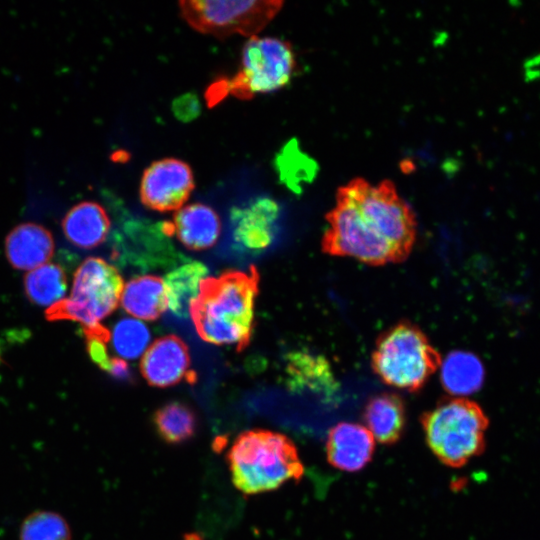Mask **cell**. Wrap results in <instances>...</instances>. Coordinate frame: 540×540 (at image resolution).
<instances>
[{
	"label": "cell",
	"mask_w": 540,
	"mask_h": 540,
	"mask_svg": "<svg viewBox=\"0 0 540 540\" xmlns=\"http://www.w3.org/2000/svg\"><path fill=\"white\" fill-rule=\"evenodd\" d=\"M171 228L186 248L198 251L208 249L217 242L221 221L212 207L193 203L177 211Z\"/></svg>",
	"instance_id": "14"
},
{
	"label": "cell",
	"mask_w": 540,
	"mask_h": 540,
	"mask_svg": "<svg viewBox=\"0 0 540 540\" xmlns=\"http://www.w3.org/2000/svg\"><path fill=\"white\" fill-rule=\"evenodd\" d=\"M282 1L184 0L179 8L196 31L218 38L234 34L253 37L277 15Z\"/></svg>",
	"instance_id": "8"
},
{
	"label": "cell",
	"mask_w": 540,
	"mask_h": 540,
	"mask_svg": "<svg viewBox=\"0 0 540 540\" xmlns=\"http://www.w3.org/2000/svg\"><path fill=\"white\" fill-rule=\"evenodd\" d=\"M173 112L181 121H191L200 113V101L195 94L187 93L175 99Z\"/></svg>",
	"instance_id": "25"
},
{
	"label": "cell",
	"mask_w": 540,
	"mask_h": 540,
	"mask_svg": "<svg viewBox=\"0 0 540 540\" xmlns=\"http://www.w3.org/2000/svg\"><path fill=\"white\" fill-rule=\"evenodd\" d=\"M441 383L456 397L480 390L485 379V368L478 356L467 351H453L441 364Z\"/></svg>",
	"instance_id": "19"
},
{
	"label": "cell",
	"mask_w": 540,
	"mask_h": 540,
	"mask_svg": "<svg viewBox=\"0 0 540 540\" xmlns=\"http://www.w3.org/2000/svg\"><path fill=\"white\" fill-rule=\"evenodd\" d=\"M363 417L374 439L382 444L397 442L406 424L404 403L394 393H381L370 398Z\"/></svg>",
	"instance_id": "16"
},
{
	"label": "cell",
	"mask_w": 540,
	"mask_h": 540,
	"mask_svg": "<svg viewBox=\"0 0 540 540\" xmlns=\"http://www.w3.org/2000/svg\"><path fill=\"white\" fill-rule=\"evenodd\" d=\"M280 216V205L267 196H258L232 208L230 235L234 248L248 255L263 253L277 238Z\"/></svg>",
	"instance_id": "9"
},
{
	"label": "cell",
	"mask_w": 540,
	"mask_h": 540,
	"mask_svg": "<svg viewBox=\"0 0 540 540\" xmlns=\"http://www.w3.org/2000/svg\"><path fill=\"white\" fill-rule=\"evenodd\" d=\"M110 227L111 221L107 212L95 201L79 202L62 220L66 239L82 249H92L101 245L107 238Z\"/></svg>",
	"instance_id": "15"
},
{
	"label": "cell",
	"mask_w": 540,
	"mask_h": 540,
	"mask_svg": "<svg viewBox=\"0 0 540 540\" xmlns=\"http://www.w3.org/2000/svg\"><path fill=\"white\" fill-rule=\"evenodd\" d=\"M122 308L138 320H156L167 309L164 280L155 275H143L124 285Z\"/></svg>",
	"instance_id": "17"
},
{
	"label": "cell",
	"mask_w": 540,
	"mask_h": 540,
	"mask_svg": "<svg viewBox=\"0 0 540 540\" xmlns=\"http://www.w3.org/2000/svg\"><path fill=\"white\" fill-rule=\"evenodd\" d=\"M371 364L384 383L414 392L421 389L441 365V357L424 332L405 321L378 337Z\"/></svg>",
	"instance_id": "6"
},
{
	"label": "cell",
	"mask_w": 540,
	"mask_h": 540,
	"mask_svg": "<svg viewBox=\"0 0 540 540\" xmlns=\"http://www.w3.org/2000/svg\"><path fill=\"white\" fill-rule=\"evenodd\" d=\"M109 333L114 352L124 361L140 358L149 348L151 341V332L147 325L133 317L119 319Z\"/></svg>",
	"instance_id": "23"
},
{
	"label": "cell",
	"mask_w": 540,
	"mask_h": 540,
	"mask_svg": "<svg viewBox=\"0 0 540 540\" xmlns=\"http://www.w3.org/2000/svg\"><path fill=\"white\" fill-rule=\"evenodd\" d=\"M326 220L323 252L369 265L404 261L416 239L415 215L388 180L355 178L341 186Z\"/></svg>",
	"instance_id": "1"
},
{
	"label": "cell",
	"mask_w": 540,
	"mask_h": 540,
	"mask_svg": "<svg viewBox=\"0 0 540 540\" xmlns=\"http://www.w3.org/2000/svg\"><path fill=\"white\" fill-rule=\"evenodd\" d=\"M226 459L234 486L246 495L275 490L290 480H299L304 472L292 440L270 430L242 432Z\"/></svg>",
	"instance_id": "3"
},
{
	"label": "cell",
	"mask_w": 540,
	"mask_h": 540,
	"mask_svg": "<svg viewBox=\"0 0 540 540\" xmlns=\"http://www.w3.org/2000/svg\"><path fill=\"white\" fill-rule=\"evenodd\" d=\"M153 424L164 442L178 445L195 435L198 420L190 406L180 401H171L155 411Z\"/></svg>",
	"instance_id": "21"
},
{
	"label": "cell",
	"mask_w": 540,
	"mask_h": 540,
	"mask_svg": "<svg viewBox=\"0 0 540 540\" xmlns=\"http://www.w3.org/2000/svg\"><path fill=\"white\" fill-rule=\"evenodd\" d=\"M257 270L228 271L207 277L190 308L198 335L215 345L247 346L254 326V306L258 293Z\"/></svg>",
	"instance_id": "2"
},
{
	"label": "cell",
	"mask_w": 540,
	"mask_h": 540,
	"mask_svg": "<svg viewBox=\"0 0 540 540\" xmlns=\"http://www.w3.org/2000/svg\"><path fill=\"white\" fill-rule=\"evenodd\" d=\"M55 250L51 232L36 223L15 226L5 240V252L12 267L18 270H33L46 264Z\"/></svg>",
	"instance_id": "13"
},
{
	"label": "cell",
	"mask_w": 540,
	"mask_h": 540,
	"mask_svg": "<svg viewBox=\"0 0 540 540\" xmlns=\"http://www.w3.org/2000/svg\"><path fill=\"white\" fill-rule=\"evenodd\" d=\"M426 442L445 465L458 468L485 448L488 418L474 401L463 397L441 400L421 417Z\"/></svg>",
	"instance_id": "4"
},
{
	"label": "cell",
	"mask_w": 540,
	"mask_h": 540,
	"mask_svg": "<svg viewBox=\"0 0 540 540\" xmlns=\"http://www.w3.org/2000/svg\"><path fill=\"white\" fill-rule=\"evenodd\" d=\"M374 449L373 435L360 424L341 422L330 429L327 437L328 462L342 471L361 470L371 460Z\"/></svg>",
	"instance_id": "12"
},
{
	"label": "cell",
	"mask_w": 540,
	"mask_h": 540,
	"mask_svg": "<svg viewBox=\"0 0 540 540\" xmlns=\"http://www.w3.org/2000/svg\"><path fill=\"white\" fill-rule=\"evenodd\" d=\"M289 384L295 388L308 387L324 394L336 387L328 361L308 352H295L288 356Z\"/></svg>",
	"instance_id": "20"
},
{
	"label": "cell",
	"mask_w": 540,
	"mask_h": 540,
	"mask_svg": "<svg viewBox=\"0 0 540 540\" xmlns=\"http://www.w3.org/2000/svg\"><path fill=\"white\" fill-rule=\"evenodd\" d=\"M208 273L203 263L190 261L177 266L165 276L167 308L174 316L182 319L190 315L191 305L198 297Z\"/></svg>",
	"instance_id": "18"
},
{
	"label": "cell",
	"mask_w": 540,
	"mask_h": 540,
	"mask_svg": "<svg viewBox=\"0 0 540 540\" xmlns=\"http://www.w3.org/2000/svg\"><path fill=\"white\" fill-rule=\"evenodd\" d=\"M191 167L177 158L152 162L143 172L139 195L144 206L166 212L179 210L194 189Z\"/></svg>",
	"instance_id": "10"
},
{
	"label": "cell",
	"mask_w": 540,
	"mask_h": 540,
	"mask_svg": "<svg viewBox=\"0 0 540 540\" xmlns=\"http://www.w3.org/2000/svg\"><path fill=\"white\" fill-rule=\"evenodd\" d=\"M296 67L289 42L275 37L253 36L244 44L239 71L226 83V90L240 99L270 93L286 86Z\"/></svg>",
	"instance_id": "7"
},
{
	"label": "cell",
	"mask_w": 540,
	"mask_h": 540,
	"mask_svg": "<svg viewBox=\"0 0 540 540\" xmlns=\"http://www.w3.org/2000/svg\"><path fill=\"white\" fill-rule=\"evenodd\" d=\"M24 290L32 303L49 308L65 298L67 291L65 271L54 263L37 267L25 275Z\"/></svg>",
	"instance_id": "22"
},
{
	"label": "cell",
	"mask_w": 540,
	"mask_h": 540,
	"mask_svg": "<svg viewBox=\"0 0 540 540\" xmlns=\"http://www.w3.org/2000/svg\"><path fill=\"white\" fill-rule=\"evenodd\" d=\"M190 364V354L185 342L178 336L166 335L149 346L142 357L140 368L150 385L168 387L185 378L193 380Z\"/></svg>",
	"instance_id": "11"
},
{
	"label": "cell",
	"mask_w": 540,
	"mask_h": 540,
	"mask_svg": "<svg viewBox=\"0 0 540 540\" xmlns=\"http://www.w3.org/2000/svg\"><path fill=\"white\" fill-rule=\"evenodd\" d=\"M124 284L118 270L102 258L85 259L74 274L68 298L47 308L49 321L78 322L84 335L102 332L101 321L118 306Z\"/></svg>",
	"instance_id": "5"
},
{
	"label": "cell",
	"mask_w": 540,
	"mask_h": 540,
	"mask_svg": "<svg viewBox=\"0 0 540 540\" xmlns=\"http://www.w3.org/2000/svg\"><path fill=\"white\" fill-rule=\"evenodd\" d=\"M71 528L65 517L52 510L29 513L19 527V540H71Z\"/></svg>",
	"instance_id": "24"
}]
</instances>
